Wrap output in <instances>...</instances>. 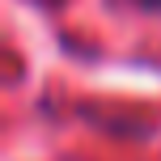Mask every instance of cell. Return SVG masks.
I'll use <instances>...</instances> for the list:
<instances>
[{"label": "cell", "mask_w": 161, "mask_h": 161, "mask_svg": "<svg viewBox=\"0 0 161 161\" xmlns=\"http://www.w3.org/2000/svg\"><path fill=\"white\" fill-rule=\"evenodd\" d=\"M140 8H161V0H136Z\"/></svg>", "instance_id": "6da1fadb"}]
</instances>
